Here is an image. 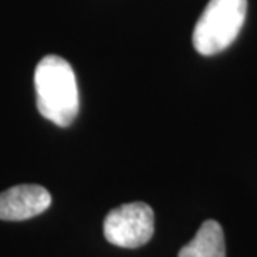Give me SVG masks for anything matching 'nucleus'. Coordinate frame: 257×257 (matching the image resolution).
<instances>
[{
	"instance_id": "nucleus-1",
	"label": "nucleus",
	"mask_w": 257,
	"mask_h": 257,
	"mask_svg": "<svg viewBox=\"0 0 257 257\" xmlns=\"http://www.w3.org/2000/svg\"><path fill=\"white\" fill-rule=\"evenodd\" d=\"M37 109L59 127H69L79 114V87L72 65L59 55H45L34 74Z\"/></svg>"
},
{
	"instance_id": "nucleus-2",
	"label": "nucleus",
	"mask_w": 257,
	"mask_h": 257,
	"mask_svg": "<svg viewBox=\"0 0 257 257\" xmlns=\"http://www.w3.org/2000/svg\"><path fill=\"white\" fill-rule=\"evenodd\" d=\"M247 14V0H209L194 27L192 44L200 55H215L239 35Z\"/></svg>"
},
{
	"instance_id": "nucleus-3",
	"label": "nucleus",
	"mask_w": 257,
	"mask_h": 257,
	"mask_svg": "<svg viewBox=\"0 0 257 257\" xmlns=\"http://www.w3.org/2000/svg\"><path fill=\"white\" fill-rule=\"evenodd\" d=\"M154 235V210L146 202H131L112 209L104 219V237L117 247L136 249Z\"/></svg>"
},
{
	"instance_id": "nucleus-4",
	"label": "nucleus",
	"mask_w": 257,
	"mask_h": 257,
	"mask_svg": "<svg viewBox=\"0 0 257 257\" xmlns=\"http://www.w3.org/2000/svg\"><path fill=\"white\" fill-rule=\"evenodd\" d=\"M50 204L49 191L35 184H22L0 192V220H25L45 212Z\"/></svg>"
},
{
	"instance_id": "nucleus-5",
	"label": "nucleus",
	"mask_w": 257,
	"mask_h": 257,
	"mask_svg": "<svg viewBox=\"0 0 257 257\" xmlns=\"http://www.w3.org/2000/svg\"><path fill=\"white\" fill-rule=\"evenodd\" d=\"M177 257H225L224 230L217 220H205L189 244L179 250Z\"/></svg>"
}]
</instances>
